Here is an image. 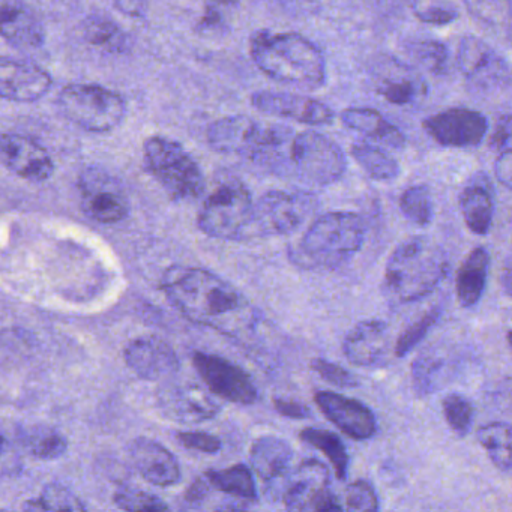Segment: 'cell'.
<instances>
[{
  "label": "cell",
  "instance_id": "obj_24",
  "mask_svg": "<svg viewBox=\"0 0 512 512\" xmlns=\"http://www.w3.org/2000/svg\"><path fill=\"white\" fill-rule=\"evenodd\" d=\"M389 326L383 320H362L343 341V353L350 364L370 368L382 364L389 349Z\"/></svg>",
  "mask_w": 512,
  "mask_h": 512
},
{
  "label": "cell",
  "instance_id": "obj_8",
  "mask_svg": "<svg viewBox=\"0 0 512 512\" xmlns=\"http://www.w3.org/2000/svg\"><path fill=\"white\" fill-rule=\"evenodd\" d=\"M62 115L88 133H112L124 122L128 104L119 92L91 83L65 86L58 97Z\"/></svg>",
  "mask_w": 512,
  "mask_h": 512
},
{
  "label": "cell",
  "instance_id": "obj_21",
  "mask_svg": "<svg viewBox=\"0 0 512 512\" xmlns=\"http://www.w3.org/2000/svg\"><path fill=\"white\" fill-rule=\"evenodd\" d=\"M124 359L136 376L148 382L169 379L181 367L173 347L154 335L131 341L125 347Z\"/></svg>",
  "mask_w": 512,
  "mask_h": 512
},
{
  "label": "cell",
  "instance_id": "obj_4",
  "mask_svg": "<svg viewBox=\"0 0 512 512\" xmlns=\"http://www.w3.org/2000/svg\"><path fill=\"white\" fill-rule=\"evenodd\" d=\"M449 271L445 251L424 236L407 239L389 257L382 290L394 305L413 304L433 293Z\"/></svg>",
  "mask_w": 512,
  "mask_h": 512
},
{
  "label": "cell",
  "instance_id": "obj_14",
  "mask_svg": "<svg viewBox=\"0 0 512 512\" xmlns=\"http://www.w3.org/2000/svg\"><path fill=\"white\" fill-rule=\"evenodd\" d=\"M157 404L164 418L178 424L211 421L221 412L214 394L196 383H169L158 391Z\"/></svg>",
  "mask_w": 512,
  "mask_h": 512
},
{
  "label": "cell",
  "instance_id": "obj_31",
  "mask_svg": "<svg viewBox=\"0 0 512 512\" xmlns=\"http://www.w3.org/2000/svg\"><path fill=\"white\" fill-rule=\"evenodd\" d=\"M454 371V362L440 352L422 353L412 365L413 389L418 395H430L449 382Z\"/></svg>",
  "mask_w": 512,
  "mask_h": 512
},
{
  "label": "cell",
  "instance_id": "obj_1",
  "mask_svg": "<svg viewBox=\"0 0 512 512\" xmlns=\"http://www.w3.org/2000/svg\"><path fill=\"white\" fill-rule=\"evenodd\" d=\"M170 304L191 322L229 337L251 334L259 313L232 284L202 268L175 266L163 278Z\"/></svg>",
  "mask_w": 512,
  "mask_h": 512
},
{
  "label": "cell",
  "instance_id": "obj_39",
  "mask_svg": "<svg viewBox=\"0 0 512 512\" xmlns=\"http://www.w3.org/2000/svg\"><path fill=\"white\" fill-rule=\"evenodd\" d=\"M29 511H85L82 500L64 485L50 484L44 488L40 499L29 500L25 505Z\"/></svg>",
  "mask_w": 512,
  "mask_h": 512
},
{
  "label": "cell",
  "instance_id": "obj_7",
  "mask_svg": "<svg viewBox=\"0 0 512 512\" xmlns=\"http://www.w3.org/2000/svg\"><path fill=\"white\" fill-rule=\"evenodd\" d=\"M253 217V196L247 185L229 178L206 197L197 224L209 238L242 241L253 236Z\"/></svg>",
  "mask_w": 512,
  "mask_h": 512
},
{
  "label": "cell",
  "instance_id": "obj_44",
  "mask_svg": "<svg viewBox=\"0 0 512 512\" xmlns=\"http://www.w3.org/2000/svg\"><path fill=\"white\" fill-rule=\"evenodd\" d=\"M115 503L124 511L160 512L169 509V505H166L160 497L128 487L121 488L115 494Z\"/></svg>",
  "mask_w": 512,
  "mask_h": 512
},
{
  "label": "cell",
  "instance_id": "obj_9",
  "mask_svg": "<svg viewBox=\"0 0 512 512\" xmlns=\"http://www.w3.org/2000/svg\"><path fill=\"white\" fill-rule=\"evenodd\" d=\"M319 208L308 191H268L254 203L253 236L290 235Z\"/></svg>",
  "mask_w": 512,
  "mask_h": 512
},
{
  "label": "cell",
  "instance_id": "obj_33",
  "mask_svg": "<svg viewBox=\"0 0 512 512\" xmlns=\"http://www.w3.org/2000/svg\"><path fill=\"white\" fill-rule=\"evenodd\" d=\"M350 154L374 181H392L400 175L398 161L379 146L365 142L353 143Z\"/></svg>",
  "mask_w": 512,
  "mask_h": 512
},
{
  "label": "cell",
  "instance_id": "obj_18",
  "mask_svg": "<svg viewBox=\"0 0 512 512\" xmlns=\"http://www.w3.org/2000/svg\"><path fill=\"white\" fill-rule=\"evenodd\" d=\"M251 106L265 115L290 119L299 124L320 127L334 121V112L322 101L289 92H256L251 97Z\"/></svg>",
  "mask_w": 512,
  "mask_h": 512
},
{
  "label": "cell",
  "instance_id": "obj_40",
  "mask_svg": "<svg viewBox=\"0 0 512 512\" xmlns=\"http://www.w3.org/2000/svg\"><path fill=\"white\" fill-rule=\"evenodd\" d=\"M419 22L445 26L458 19V10L452 0H404Z\"/></svg>",
  "mask_w": 512,
  "mask_h": 512
},
{
  "label": "cell",
  "instance_id": "obj_47",
  "mask_svg": "<svg viewBox=\"0 0 512 512\" xmlns=\"http://www.w3.org/2000/svg\"><path fill=\"white\" fill-rule=\"evenodd\" d=\"M311 370L319 374L325 382L331 383L337 388L350 389L358 385V379L349 370L323 358L313 359Z\"/></svg>",
  "mask_w": 512,
  "mask_h": 512
},
{
  "label": "cell",
  "instance_id": "obj_51",
  "mask_svg": "<svg viewBox=\"0 0 512 512\" xmlns=\"http://www.w3.org/2000/svg\"><path fill=\"white\" fill-rule=\"evenodd\" d=\"M274 409L287 419H308L313 415L310 407L290 398H274Z\"/></svg>",
  "mask_w": 512,
  "mask_h": 512
},
{
  "label": "cell",
  "instance_id": "obj_23",
  "mask_svg": "<svg viewBox=\"0 0 512 512\" xmlns=\"http://www.w3.org/2000/svg\"><path fill=\"white\" fill-rule=\"evenodd\" d=\"M374 77L377 94L392 106H415L427 98V82L409 65L398 61L383 62Z\"/></svg>",
  "mask_w": 512,
  "mask_h": 512
},
{
  "label": "cell",
  "instance_id": "obj_28",
  "mask_svg": "<svg viewBox=\"0 0 512 512\" xmlns=\"http://www.w3.org/2000/svg\"><path fill=\"white\" fill-rule=\"evenodd\" d=\"M341 121L350 130L364 134L374 142L388 148L401 149L406 145V137L400 128L389 122L382 113L367 107H352L341 113Z\"/></svg>",
  "mask_w": 512,
  "mask_h": 512
},
{
  "label": "cell",
  "instance_id": "obj_43",
  "mask_svg": "<svg viewBox=\"0 0 512 512\" xmlns=\"http://www.w3.org/2000/svg\"><path fill=\"white\" fill-rule=\"evenodd\" d=\"M464 4L476 19L509 31L511 0H464Z\"/></svg>",
  "mask_w": 512,
  "mask_h": 512
},
{
  "label": "cell",
  "instance_id": "obj_35",
  "mask_svg": "<svg viewBox=\"0 0 512 512\" xmlns=\"http://www.w3.org/2000/svg\"><path fill=\"white\" fill-rule=\"evenodd\" d=\"M478 440L500 472H511V425L506 422L482 425Z\"/></svg>",
  "mask_w": 512,
  "mask_h": 512
},
{
  "label": "cell",
  "instance_id": "obj_29",
  "mask_svg": "<svg viewBox=\"0 0 512 512\" xmlns=\"http://www.w3.org/2000/svg\"><path fill=\"white\" fill-rule=\"evenodd\" d=\"M488 271L490 253L484 247L470 251L455 278V293L461 307L470 308L481 301L487 287Z\"/></svg>",
  "mask_w": 512,
  "mask_h": 512
},
{
  "label": "cell",
  "instance_id": "obj_37",
  "mask_svg": "<svg viewBox=\"0 0 512 512\" xmlns=\"http://www.w3.org/2000/svg\"><path fill=\"white\" fill-rule=\"evenodd\" d=\"M407 53L416 64L434 76H446L451 68L448 47L436 40H418L407 44Z\"/></svg>",
  "mask_w": 512,
  "mask_h": 512
},
{
  "label": "cell",
  "instance_id": "obj_17",
  "mask_svg": "<svg viewBox=\"0 0 512 512\" xmlns=\"http://www.w3.org/2000/svg\"><path fill=\"white\" fill-rule=\"evenodd\" d=\"M53 79L49 71L28 59L0 56V100L37 103L49 94Z\"/></svg>",
  "mask_w": 512,
  "mask_h": 512
},
{
  "label": "cell",
  "instance_id": "obj_22",
  "mask_svg": "<svg viewBox=\"0 0 512 512\" xmlns=\"http://www.w3.org/2000/svg\"><path fill=\"white\" fill-rule=\"evenodd\" d=\"M263 130L265 125L250 116H227L209 125L206 140L218 154L236 155L250 161L262 139Z\"/></svg>",
  "mask_w": 512,
  "mask_h": 512
},
{
  "label": "cell",
  "instance_id": "obj_32",
  "mask_svg": "<svg viewBox=\"0 0 512 512\" xmlns=\"http://www.w3.org/2000/svg\"><path fill=\"white\" fill-rule=\"evenodd\" d=\"M83 37L91 46L107 53H122L130 50V38L118 23L103 14L89 16L83 22Z\"/></svg>",
  "mask_w": 512,
  "mask_h": 512
},
{
  "label": "cell",
  "instance_id": "obj_5",
  "mask_svg": "<svg viewBox=\"0 0 512 512\" xmlns=\"http://www.w3.org/2000/svg\"><path fill=\"white\" fill-rule=\"evenodd\" d=\"M365 224L353 212H328L313 221L290 248V260L305 271L335 269L349 262L364 245Z\"/></svg>",
  "mask_w": 512,
  "mask_h": 512
},
{
  "label": "cell",
  "instance_id": "obj_20",
  "mask_svg": "<svg viewBox=\"0 0 512 512\" xmlns=\"http://www.w3.org/2000/svg\"><path fill=\"white\" fill-rule=\"evenodd\" d=\"M314 401L320 412L350 439L368 440L377 433L376 416L361 401L331 391H317Z\"/></svg>",
  "mask_w": 512,
  "mask_h": 512
},
{
  "label": "cell",
  "instance_id": "obj_54",
  "mask_svg": "<svg viewBox=\"0 0 512 512\" xmlns=\"http://www.w3.org/2000/svg\"><path fill=\"white\" fill-rule=\"evenodd\" d=\"M506 289V295H511V269H505V284H503Z\"/></svg>",
  "mask_w": 512,
  "mask_h": 512
},
{
  "label": "cell",
  "instance_id": "obj_3",
  "mask_svg": "<svg viewBox=\"0 0 512 512\" xmlns=\"http://www.w3.org/2000/svg\"><path fill=\"white\" fill-rule=\"evenodd\" d=\"M250 53L256 67L275 82L308 91L325 85L322 50L295 32H256L250 40Z\"/></svg>",
  "mask_w": 512,
  "mask_h": 512
},
{
  "label": "cell",
  "instance_id": "obj_46",
  "mask_svg": "<svg viewBox=\"0 0 512 512\" xmlns=\"http://www.w3.org/2000/svg\"><path fill=\"white\" fill-rule=\"evenodd\" d=\"M343 509L356 512H374L379 509V497L367 481H355L346 488Z\"/></svg>",
  "mask_w": 512,
  "mask_h": 512
},
{
  "label": "cell",
  "instance_id": "obj_6",
  "mask_svg": "<svg viewBox=\"0 0 512 512\" xmlns=\"http://www.w3.org/2000/svg\"><path fill=\"white\" fill-rule=\"evenodd\" d=\"M143 161L149 175L173 200H196L205 193V175L181 143L164 136L148 137Z\"/></svg>",
  "mask_w": 512,
  "mask_h": 512
},
{
  "label": "cell",
  "instance_id": "obj_2",
  "mask_svg": "<svg viewBox=\"0 0 512 512\" xmlns=\"http://www.w3.org/2000/svg\"><path fill=\"white\" fill-rule=\"evenodd\" d=\"M251 163L263 172L308 188L335 184L346 172L340 146L316 131L295 133L280 125H265Z\"/></svg>",
  "mask_w": 512,
  "mask_h": 512
},
{
  "label": "cell",
  "instance_id": "obj_42",
  "mask_svg": "<svg viewBox=\"0 0 512 512\" xmlns=\"http://www.w3.org/2000/svg\"><path fill=\"white\" fill-rule=\"evenodd\" d=\"M440 316H442V308L433 307L430 311H427V313L422 314L418 320H415V322L397 338L394 349L395 356H397V358H404V356L409 355V353L427 337L428 332L436 326Z\"/></svg>",
  "mask_w": 512,
  "mask_h": 512
},
{
  "label": "cell",
  "instance_id": "obj_16",
  "mask_svg": "<svg viewBox=\"0 0 512 512\" xmlns=\"http://www.w3.org/2000/svg\"><path fill=\"white\" fill-rule=\"evenodd\" d=\"M0 163L14 175L34 184L49 181L56 169L52 155L40 142L11 131L0 133Z\"/></svg>",
  "mask_w": 512,
  "mask_h": 512
},
{
  "label": "cell",
  "instance_id": "obj_12",
  "mask_svg": "<svg viewBox=\"0 0 512 512\" xmlns=\"http://www.w3.org/2000/svg\"><path fill=\"white\" fill-rule=\"evenodd\" d=\"M193 365L209 391L230 403L250 406L259 398L250 374L223 356L196 352Z\"/></svg>",
  "mask_w": 512,
  "mask_h": 512
},
{
  "label": "cell",
  "instance_id": "obj_52",
  "mask_svg": "<svg viewBox=\"0 0 512 512\" xmlns=\"http://www.w3.org/2000/svg\"><path fill=\"white\" fill-rule=\"evenodd\" d=\"M211 493L212 487L209 485V482L206 481L205 476H203V478L196 479V481L190 485L187 493H185V502L193 506V508H200V506H203V503L209 499Z\"/></svg>",
  "mask_w": 512,
  "mask_h": 512
},
{
  "label": "cell",
  "instance_id": "obj_19",
  "mask_svg": "<svg viewBox=\"0 0 512 512\" xmlns=\"http://www.w3.org/2000/svg\"><path fill=\"white\" fill-rule=\"evenodd\" d=\"M0 38L20 52H34L43 49L47 32L28 2L0 0Z\"/></svg>",
  "mask_w": 512,
  "mask_h": 512
},
{
  "label": "cell",
  "instance_id": "obj_53",
  "mask_svg": "<svg viewBox=\"0 0 512 512\" xmlns=\"http://www.w3.org/2000/svg\"><path fill=\"white\" fill-rule=\"evenodd\" d=\"M494 175L503 187L511 190L512 185V154L511 149L499 152L496 163H494Z\"/></svg>",
  "mask_w": 512,
  "mask_h": 512
},
{
  "label": "cell",
  "instance_id": "obj_34",
  "mask_svg": "<svg viewBox=\"0 0 512 512\" xmlns=\"http://www.w3.org/2000/svg\"><path fill=\"white\" fill-rule=\"evenodd\" d=\"M299 437L308 445L323 452V455L328 458L329 463L334 467L335 476L340 481L347 478L350 464L349 454H347L343 440L337 434L329 430H323V428L310 427L304 428L299 433Z\"/></svg>",
  "mask_w": 512,
  "mask_h": 512
},
{
  "label": "cell",
  "instance_id": "obj_15",
  "mask_svg": "<svg viewBox=\"0 0 512 512\" xmlns=\"http://www.w3.org/2000/svg\"><path fill=\"white\" fill-rule=\"evenodd\" d=\"M428 136L445 148H475L484 142L488 121L482 113L466 107H452L422 122Z\"/></svg>",
  "mask_w": 512,
  "mask_h": 512
},
{
  "label": "cell",
  "instance_id": "obj_36",
  "mask_svg": "<svg viewBox=\"0 0 512 512\" xmlns=\"http://www.w3.org/2000/svg\"><path fill=\"white\" fill-rule=\"evenodd\" d=\"M23 446L40 460H56L67 451L68 442L61 433L52 428H26L20 434Z\"/></svg>",
  "mask_w": 512,
  "mask_h": 512
},
{
  "label": "cell",
  "instance_id": "obj_26",
  "mask_svg": "<svg viewBox=\"0 0 512 512\" xmlns=\"http://www.w3.org/2000/svg\"><path fill=\"white\" fill-rule=\"evenodd\" d=\"M458 205L470 232L479 236L490 232L494 217V191L488 176L484 173L473 175L461 190Z\"/></svg>",
  "mask_w": 512,
  "mask_h": 512
},
{
  "label": "cell",
  "instance_id": "obj_13",
  "mask_svg": "<svg viewBox=\"0 0 512 512\" xmlns=\"http://www.w3.org/2000/svg\"><path fill=\"white\" fill-rule=\"evenodd\" d=\"M79 193L83 212L98 223H119L130 214L124 188L103 170H86L79 179Z\"/></svg>",
  "mask_w": 512,
  "mask_h": 512
},
{
  "label": "cell",
  "instance_id": "obj_30",
  "mask_svg": "<svg viewBox=\"0 0 512 512\" xmlns=\"http://www.w3.org/2000/svg\"><path fill=\"white\" fill-rule=\"evenodd\" d=\"M205 478L212 490L226 494L229 499L235 500L244 509L251 503L257 502L256 481L245 464H235L226 469L208 470Z\"/></svg>",
  "mask_w": 512,
  "mask_h": 512
},
{
  "label": "cell",
  "instance_id": "obj_48",
  "mask_svg": "<svg viewBox=\"0 0 512 512\" xmlns=\"http://www.w3.org/2000/svg\"><path fill=\"white\" fill-rule=\"evenodd\" d=\"M176 439L184 448L208 455L218 454L223 448L220 437L205 433V431H179L176 434Z\"/></svg>",
  "mask_w": 512,
  "mask_h": 512
},
{
  "label": "cell",
  "instance_id": "obj_41",
  "mask_svg": "<svg viewBox=\"0 0 512 512\" xmlns=\"http://www.w3.org/2000/svg\"><path fill=\"white\" fill-rule=\"evenodd\" d=\"M442 409L446 422L457 436L464 437L470 433L473 427V419H475V409L464 395H446L442 401Z\"/></svg>",
  "mask_w": 512,
  "mask_h": 512
},
{
  "label": "cell",
  "instance_id": "obj_25",
  "mask_svg": "<svg viewBox=\"0 0 512 512\" xmlns=\"http://www.w3.org/2000/svg\"><path fill=\"white\" fill-rule=\"evenodd\" d=\"M130 458L137 472L157 487H172L181 481V467L175 455L157 440L140 437L130 446Z\"/></svg>",
  "mask_w": 512,
  "mask_h": 512
},
{
  "label": "cell",
  "instance_id": "obj_38",
  "mask_svg": "<svg viewBox=\"0 0 512 512\" xmlns=\"http://www.w3.org/2000/svg\"><path fill=\"white\" fill-rule=\"evenodd\" d=\"M400 209L416 226H428L434 218V203L427 185H413L400 197Z\"/></svg>",
  "mask_w": 512,
  "mask_h": 512
},
{
  "label": "cell",
  "instance_id": "obj_10",
  "mask_svg": "<svg viewBox=\"0 0 512 512\" xmlns=\"http://www.w3.org/2000/svg\"><path fill=\"white\" fill-rule=\"evenodd\" d=\"M281 479V502L289 511H343L329 490L331 473L322 461H302Z\"/></svg>",
  "mask_w": 512,
  "mask_h": 512
},
{
  "label": "cell",
  "instance_id": "obj_45",
  "mask_svg": "<svg viewBox=\"0 0 512 512\" xmlns=\"http://www.w3.org/2000/svg\"><path fill=\"white\" fill-rule=\"evenodd\" d=\"M203 2H205V10L197 25V29L202 34L224 31L230 11L235 10L239 4V0H203Z\"/></svg>",
  "mask_w": 512,
  "mask_h": 512
},
{
  "label": "cell",
  "instance_id": "obj_11",
  "mask_svg": "<svg viewBox=\"0 0 512 512\" xmlns=\"http://www.w3.org/2000/svg\"><path fill=\"white\" fill-rule=\"evenodd\" d=\"M457 67L469 85L484 94L508 89L511 83L505 59L481 38L472 35L458 44Z\"/></svg>",
  "mask_w": 512,
  "mask_h": 512
},
{
  "label": "cell",
  "instance_id": "obj_49",
  "mask_svg": "<svg viewBox=\"0 0 512 512\" xmlns=\"http://www.w3.org/2000/svg\"><path fill=\"white\" fill-rule=\"evenodd\" d=\"M22 466V457L16 446L0 434V479L19 475Z\"/></svg>",
  "mask_w": 512,
  "mask_h": 512
},
{
  "label": "cell",
  "instance_id": "obj_50",
  "mask_svg": "<svg viewBox=\"0 0 512 512\" xmlns=\"http://www.w3.org/2000/svg\"><path fill=\"white\" fill-rule=\"evenodd\" d=\"M490 145L497 152L511 149V116L509 113L497 119L496 127L491 134Z\"/></svg>",
  "mask_w": 512,
  "mask_h": 512
},
{
  "label": "cell",
  "instance_id": "obj_27",
  "mask_svg": "<svg viewBox=\"0 0 512 512\" xmlns=\"http://www.w3.org/2000/svg\"><path fill=\"white\" fill-rule=\"evenodd\" d=\"M251 466L254 472L269 484H275L290 470L293 448L287 440L277 436H263L251 446Z\"/></svg>",
  "mask_w": 512,
  "mask_h": 512
}]
</instances>
